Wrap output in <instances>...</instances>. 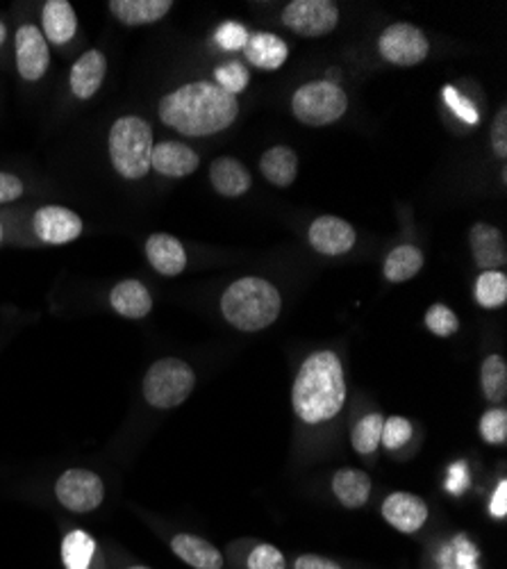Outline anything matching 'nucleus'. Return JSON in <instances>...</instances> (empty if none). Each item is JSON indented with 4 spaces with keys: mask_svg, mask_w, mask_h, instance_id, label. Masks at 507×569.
Segmentation results:
<instances>
[{
    "mask_svg": "<svg viewBox=\"0 0 507 569\" xmlns=\"http://www.w3.org/2000/svg\"><path fill=\"white\" fill-rule=\"evenodd\" d=\"M346 374L335 351L310 353L291 385L293 415L308 426L333 421L346 404Z\"/></svg>",
    "mask_w": 507,
    "mask_h": 569,
    "instance_id": "f257e3e1",
    "label": "nucleus"
},
{
    "mask_svg": "<svg viewBox=\"0 0 507 569\" xmlns=\"http://www.w3.org/2000/svg\"><path fill=\"white\" fill-rule=\"evenodd\" d=\"M240 114L237 98L212 82H189L160 101V119L189 137H207L230 128Z\"/></svg>",
    "mask_w": 507,
    "mask_h": 569,
    "instance_id": "f03ea898",
    "label": "nucleus"
},
{
    "mask_svg": "<svg viewBox=\"0 0 507 569\" xmlns=\"http://www.w3.org/2000/svg\"><path fill=\"white\" fill-rule=\"evenodd\" d=\"M280 292L264 278L234 280L221 297L226 322L242 333L268 328L280 317Z\"/></svg>",
    "mask_w": 507,
    "mask_h": 569,
    "instance_id": "7ed1b4c3",
    "label": "nucleus"
},
{
    "mask_svg": "<svg viewBox=\"0 0 507 569\" xmlns=\"http://www.w3.org/2000/svg\"><path fill=\"white\" fill-rule=\"evenodd\" d=\"M153 130L139 117H124L112 126L110 158L114 169L128 181H139L151 169Z\"/></svg>",
    "mask_w": 507,
    "mask_h": 569,
    "instance_id": "20e7f679",
    "label": "nucleus"
},
{
    "mask_svg": "<svg viewBox=\"0 0 507 569\" xmlns=\"http://www.w3.org/2000/svg\"><path fill=\"white\" fill-rule=\"evenodd\" d=\"M196 374L194 369L177 358H162L151 364L143 376V398L148 406L158 410H171L183 406L194 392Z\"/></svg>",
    "mask_w": 507,
    "mask_h": 569,
    "instance_id": "39448f33",
    "label": "nucleus"
},
{
    "mask_svg": "<svg viewBox=\"0 0 507 569\" xmlns=\"http://www.w3.org/2000/svg\"><path fill=\"white\" fill-rule=\"evenodd\" d=\"M293 117L312 128H321L327 124H335L344 117L348 109V96L339 84L331 80H319L303 84L291 98Z\"/></svg>",
    "mask_w": 507,
    "mask_h": 569,
    "instance_id": "423d86ee",
    "label": "nucleus"
},
{
    "mask_svg": "<svg viewBox=\"0 0 507 569\" xmlns=\"http://www.w3.org/2000/svg\"><path fill=\"white\" fill-rule=\"evenodd\" d=\"M55 497L69 512H94L105 499V483L89 469H67L55 483Z\"/></svg>",
    "mask_w": 507,
    "mask_h": 569,
    "instance_id": "0eeeda50",
    "label": "nucleus"
},
{
    "mask_svg": "<svg viewBox=\"0 0 507 569\" xmlns=\"http://www.w3.org/2000/svg\"><path fill=\"white\" fill-rule=\"evenodd\" d=\"M378 48L384 60L394 67H416L430 53L426 35L412 23H394L387 27L380 35Z\"/></svg>",
    "mask_w": 507,
    "mask_h": 569,
    "instance_id": "6e6552de",
    "label": "nucleus"
},
{
    "mask_svg": "<svg viewBox=\"0 0 507 569\" xmlns=\"http://www.w3.org/2000/svg\"><path fill=\"white\" fill-rule=\"evenodd\" d=\"M339 10L331 0H293L283 12V23L301 37H323L333 33Z\"/></svg>",
    "mask_w": 507,
    "mask_h": 569,
    "instance_id": "1a4fd4ad",
    "label": "nucleus"
},
{
    "mask_svg": "<svg viewBox=\"0 0 507 569\" xmlns=\"http://www.w3.org/2000/svg\"><path fill=\"white\" fill-rule=\"evenodd\" d=\"M384 522L399 533L414 535L419 533L428 522V503L412 492H392L380 506Z\"/></svg>",
    "mask_w": 507,
    "mask_h": 569,
    "instance_id": "9d476101",
    "label": "nucleus"
},
{
    "mask_svg": "<svg viewBox=\"0 0 507 569\" xmlns=\"http://www.w3.org/2000/svg\"><path fill=\"white\" fill-rule=\"evenodd\" d=\"M50 65L46 37L37 25H21L16 33V69L23 80L35 82L44 78Z\"/></svg>",
    "mask_w": 507,
    "mask_h": 569,
    "instance_id": "9b49d317",
    "label": "nucleus"
},
{
    "mask_svg": "<svg viewBox=\"0 0 507 569\" xmlns=\"http://www.w3.org/2000/svg\"><path fill=\"white\" fill-rule=\"evenodd\" d=\"M35 233L46 244H69L80 237L82 219L69 208L46 206L35 214Z\"/></svg>",
    "mask_w": 507,
    "mask_h": 569,
    "instance_id": "f8f14e48",
    "label": "nucleus"
},
{
    "mask_svg": "<svg viewBox=\"0 0 507 569\" xmlns=\"http://www.w3.org/2000/svg\"><path fill=\"white\" fill-rule=\"evenodd\" d=\"M310 244L323 255L348 253L355 244V228L339 217H319L310 225Z\"/></svg>",
    "mask_w": 507,
    "mask_h": 569,
    "instance_id": "ddd939ff",
    "label": "nucleus"
},
{
    "mask_svg": "<svg viewBox=\"0 0 507 569\" xmlns=\"http://www.w3.org/2000/svg\"><path fill=\"white\" fill-rule=\"evenodd\" d=\"M473 260L483 271H498L507 263L505 237L489 223H475L469 233Z\"/></svg>",
    "mask_w": 507,
    "mask_h": 569,
    "instance_id": "4468645a",
    "label": "nucleus"
},
{
    "mask_svg": "<svg viewBox=\"0 0 507 569\" xmlns=\"http://www.w3.org/2000/svg\"><path fill=\"white\" fill-rule=\"evenodd\" d=\"M171 551L177 560H183L192 569H223L226 558L223 554L207 543L205 537L194 533H175L171 537Z\"/></svg>",
    "mask_w": 507,
    "mask_h": 569,
    "instance_id": "2eb2a0df",
    "label": "nucleus"
},
{
    "mask_svg": "<svg viewBox=\"0 0 507 569\" xmlns=\"http://www.w3.org/2000/svg\"><path fill=\"white\" fill-rule=\"evenodd\" d=\"M198 164H200L198 153L181 144V141H162V144L153 147L151 153V166L166 178L192 176L198 169Z\"/></svg>",
    "mask_w": 507,
    "mask_h": 569,
    "instance_id": "dca6fc26",
    "label": "nucleus"
},
{
    "mask_svg": "<svg viewBox=\"0 0 507 569\" xmlns=\"http://www.w3.org/2000/svg\"><path fill=\"white\" fill-rule=\"evenodd\" d=\"M65 569H105V556L94 535L82 529H71L62 539Z\"/></svg>",
    "mask_w": 507,
    "mask_h": 569,
    "instance_id": "f3484780",
    "label": "nucleus"
},
{
    "mask_svg": "<svg viewBox=\"0 0 507 569\" xmlns=\"http://www.w3.org/2000/svg\"><path fill=\"white\" fill-rule=\"evenodd\" d=\"M146 258L162 276H177V274H183L187 267L185 246L173 235H166V233H155L148 237Z\"/></svg>",
    "mask_w": 507,
    "mask_h": 569,
    "instance_id": "a211bd4d",
    "label": "nucleus"
},
{
    "mask_svg": "<svg viewBox=\"0 0 507 569\" xmlns=\"http://www.w3.org/2000/svg\"><path fill=\"white\" fill-rule=\"evenodd\" d=\"M105 69V55L101 50H87L71 67V92L76 94V98H92L101 90Z\"/></svg>",
    "mask_w": 507,
    "mask_h": 569,
    "instance_id": "6ab92c4d",
    "label": "nucleus"
},
{
    "mask_svg": "<svg viewBox=\"0 0 507 569\" xmlns=\"http://www.w3.org/2000/svg\"><path fill=\"white\" fill-rule=\"evenodd\" d=\"M331 488L335 499L348 508V510H357L367 506L369 497H371V478L367 472L362 469H353V467H344L339 472H335Z\"/></svg>",
    "mask_w": 507,
    "mask_h": 569,
    "instance_id": "aec40b11",
    "label": "nucleus"
},
{
    "mask_svg": "<svg viewBox=\"0 0 507 569\" xmlns=\"http://www.w3.org/2000/svg\"><path fill=\"white\" fill-rule=\"evenodd\" d=\"M112 307L126 320H143L153 310V299L139 280H122L110 294Z\"/></svg>",
    "mask_w": 507,
    "mask_h": 569,
    "instance_id": "412c9836",
    "label": "nucleus"
},
{
    "mask_svg": "<svg viewBox=\"0 0 507 569\" xmlns=\"http://www.w3.org/2000/svg\"><path fill=\"white\" fill-rule=\"evenodd\" d=\"M481 549L466 533H456L437 549L435 569H481Z\"/></svg>",
    "mask_w": 507,
    "mask_h": 569,
    "instance_id": "4be33fe9",
    "label": "nucleus"
},
{
    "mask_svg": "<svg viewBox=\"0 0 507 569\" xmlns=\"http://www.w3.org/2000/svg\"><path fill=\"white\" fill-rule=\"evenodd\" d=\"M212 187L228 198L242 196L251 189V174L249 169L234 158H219L210 166Z\"/></svg>",
    "mask_w": 507,
    "mask_h": 569,
    "instance_id": "5701e85b",
    "label": "nucleus"
},
{
    "mask_svg": "<svg viewBox=\"0 0 507 569\" xmlns=\"http://www.w3.org/2000/svg\"><path fill=\"white\" fill-rule=\"evenodd\" d=\"M244 53H246V60L251 65H255L257 69L276 71L285 65L289 48L280 37H276L272 33H257V35L249 37Z\"/></svg>",
    "mask_w": 507,
    "mask_h": 569,
    "instance_id": "b1692460",
    "label": "nucleus"
},
{
    "mask_svg": "<svg viewBox=\"0 0 507 569\" xmlns=\"http://www.w3.org/2000/svg\"><path fill=\"white\" fill-rule=\"evenodd\" d=\"M171 0H112V14L126 25H148L169 14Z\"/></svg>",
    "mask_w": 507,
    "mask_h": 569,
    "instance_id": "393cba45",
    "label": "nucleus"
},
{
    "mask_svg": "<svg viewBox=\"0 0 507 569\" xmlns=\"http://www.w3.org/2000/svg\"><path fill=\"white\" fill-rule=\"evenodd\" d=\"M78 31V19L67 0H48L44 5V35L53 44H67Z\"/></svg>",
    "mask_w": 507,
    "mask_h": 569,
    "instance_id": "a878e982",
    "label": "nucleus"
},
{
    "mask_svg": "<svg viewBox=\"0 0 507 569\" xmlns=\"http://www.w3.org/2000/svg\"><path fill=\"white\" fill-rule=\"evenodd\" d=\"M260 171L272 185L289 187V185H293V181L298 176V158L287 147H274L262 155Z\"/></svg>",
    "mask_w": 507,
    "mask_h": 569,
    "instance_id": "bb28decb",
    "label": "nucleus"
},
{
    "mask_svg": "<svg viewBox=\"0 0 507 569\" xmlns=\"http://www.w3.org/2000/svg\"><path fill=\"white\" fill-rule=\"evenodd\" d=\"M422 267H424V253L412 244H401L387 255L382 271L390 282H403L419 274Z\"/></svg>",
    "mask_w": 507,
    "mask_h": 569,
    "instance_id": "cd10ccee",
    "label": "nucleus"
},
{
    "mask_svg": "<svg viewBox=\"0 0 507 569\" xmlns=\"http://www.w3.org/2000/svg\"><path fill=\"white\" fill-rule=\"evenodd\" d=\"M481 385L489 404L498 406L507 396V362L503 356L492 353L481 367Z\"/></svg>",
    "mask_w": 507,
    "mask_h": 569,
    "instance_id": "c85d7f7f",
    "label": "nucleus"
},
{
    "mask_svg": "<svg viewBox=\"0 0 507 569\" xmlns=\"http://www.w3.org/2000/svg\"><path fill=\"white\" fill-rule=\"evenodd\" d=\"M382 426H384V417L380 413L365 415L360 421L355 423V429L350 433L353 449L360 455L376 453L380 446V438H382Z\"/></svg>",
    "mask_w": 507,
    "mask_h": 569,
    "instance_id": "c756f323",
    "label": "nucleus"
},
{
    "mask_svg": "<svg viewBox=\"0 0 507 569\" xmlns=\"http://www.w3.org/2000/svg\"><path fill=\"white\" fill-rule=\"evenodd\" d=\"M475 301L479 305L494 310L507 301V276L503 271H483L475 280Z\"/></svg>",
    "mask_w": 507,
    "mask_h": 569,
    "instance_id": "7c9ffc66",
    "label": "nucleus"
},
{
    "mask_svg": "<svg viewBox=\"0 0 507 569\" xmlns=\"http://www.w3.org/2000/svg\"><path fill=\"white\" fill-rule=\"evenodd\" d=\"M414 436V426L410 419L405 417H387L384 426H382V438H380V446L390 449V451H399L403 449Z\"/></svg>",
    "mask_w": 507,
    "mask_h": 569,
    "instance_id": "2f4dec72",
    "label": "nucleus"
},
{
    "mask_svg": "<svg viewBox=\"0 0 507 569\" xmlns=\"http://www.w3.org/2000/svg\"><path fill=\"white\" fill-rule=\"evenodd\" d=\"M426 328L437 337H451L460 330V320L449 305L435 303L426 312Z\"/></svg>",
    "mask_w": 507,
    "mask_h": 569,
    "instance_id": "473e14b6",
    "label": "nucleus"
},
{
    "mask_svg": "<svg viewBox=\"0 0 507 569\" xmlns=\"http://www.w3.org/2000/svg\"><path fill=\"white\" fill-rule=\"evenodd\" d=\"M215 76H217V88L230 96L242 94L249 88V80H251L249 69L242 62H230L226 67H219Z\"/></svg>",
    "mask_w": 507,
    "mask_h": 569,
    "instance_id": "72a5a7b5",
    "label": "nucleus"
},
{
    "mask_svg": "<svg viewBox=\"0 0 507 569\" xmlns=\"http://www.w3.org/2000/svg\"><path fill=\"white\" fill-rule=\"evenodd\" d=\"M481 438L492 446H503L507 442V410L489 408L481 417Z\"/></svg>",
    "mask_w": 507,
    "mask_h": 569,
    "instance_id": "f704fd0d",
    "label": "nucleus"
},
{
    "mask_svg": "<svg viewBox=\"0 0 507 569\" xmlns=\"http://www.w3.org/2000/svg\"><path fill=\"white\" fill-rule=\"evenodd\" d=\"M246 569H287V558L278 547L262 543L249 551Z\"/></svg>",
    "mask_w": 507,
    "mask_h": 569,
    "instance_id": "c9c22d12",
    "label": "nucleus"
},
{
    "mask_svg": "<svg viewBox=\"0 0 507 569\" xmlns=\"http://www.w3.org/2000/svg\"><path fill=\"white\" fill-rule=\"evenodd\" d=\"M443 101H446V105H449L458 114L462 121H466L471 126L481 121L479 109H475V105L466 96H462L456 88H443Z\"/></svg>",
    "mask_w": 507,
    "mask_h": 569,
    "instance_id": "e433bc0d",
    "label": "nucleus"
},
{
    "mask_svg": "<svg viewBox=\"0 0 507 569\" xmlns=\"http://www.w3.org/2000/svg\"><path fill=\"white\" fill-rule=\"evenodd\" d=\"M249 42V31L240 23H223L217 33V44L223 50H240Z\"/></svg>",
    "mask_w": 507,
    "mask_h": 569,
    "instance_id": "4c0bfd02",
    "label": "nucleus"
},
{
    "mask_svg": "<svg viewBox=\"0 0 507 569\" xmlns=\"http://www.w3.org/2000/svg\"><path fill=\"white\" fill-rule=\"evenodd\" d=\"M492 147H494V153L505 158L507 155V109L500 107L496 119H494V126H492Z\"/></svg>",
    "mask_w": 507,
    "mask_h": 569,
    "instance_id": "58836bf2",
    "label": "nucleus"
},
{
    "mask_svg": "<svg viewBox=\"0 0 507 569\" xmlns=\"http://www.w3.org/2000/svg\"><path fill=\"white\" fill-rule=\"evenodd\" d=\"M291 569H344V567L333 558H325L319 554H301L296 556Z\"/></svg>",
    "mask_w": 507,
    "mask_h": 569,
    "instance_id": "ea45409f",
    "label": "nucleus"
},
{
    "mask_svg": "<svg viewBox=\"0 0 507 569\" xmlns=\"http://www.w3.org/2000/svg\"><path fill=\"white\" fill-rule=\"evenodd\" d=\"M489 515L494 520H505L507 518V480L500 478L498 486L494 488L489 497Z\"/></svg>",
    "mask_w": 507,
    "mask_h": 569,
    "instance_id": "a19ab883",
    "label": "nucleus"
},
{
    "mask_svg": "<svg viewBox=\"0 0 507 569\" xmlns=\"http://www.w3.org/2000/svg\"><path fill=\"white\" fill-rule=\"evenodd\" d=\"M21 194H23V183L16 176L0 171V204L16 201Z\"/></svg>",
    "mask_w": 507,
    "mask_h": 569,
    "instance_id": "79ce46f5",
    "label": "nucleus"
},
{
    "mask_svg": "<svg viewBox=\"0 0 507 569\" xmlns=\"http://www.w3.org/2000/svg\"><path fill=\"white\" fill-rule=\"evenodd\" d=\"M3 42H5V25L0 23V46H3Z\"/></svg>",
    "mask_w": 507,
    "mask_h": 569,
    "instance_id": "37998d69",
    "label": "nucleus"
},
{
    "mask_svg": "<svg viewBox=\"0 0 507 569\" xmlns=\"http://www.w3.org/2000/svg\"><path fill=\"white\" fill-rule=\"evenodd\" d=\"M126 569H153V567H148V565H130V567H126Z\"/></svg>",
    "mask_w": 507,
    "mask_h": 569,
    "instance_id": "c03bdc74",
    "label": "nucleus"
},
{
    "mask_svg": "<svg viewBox=\"0 0 507 569\" xmlns=\"http://www.w3.org/2000/svg\"><path fill=\"white\" fill-rule=\"evenodd\" d=\"M0 240H3V228H0Z\"/></svg>",
    "mask_w": 507,
    "mask_h": 569,
    "instance_id": "a18cd8bd",
    "label": "nucleus"
}]
</instances>
